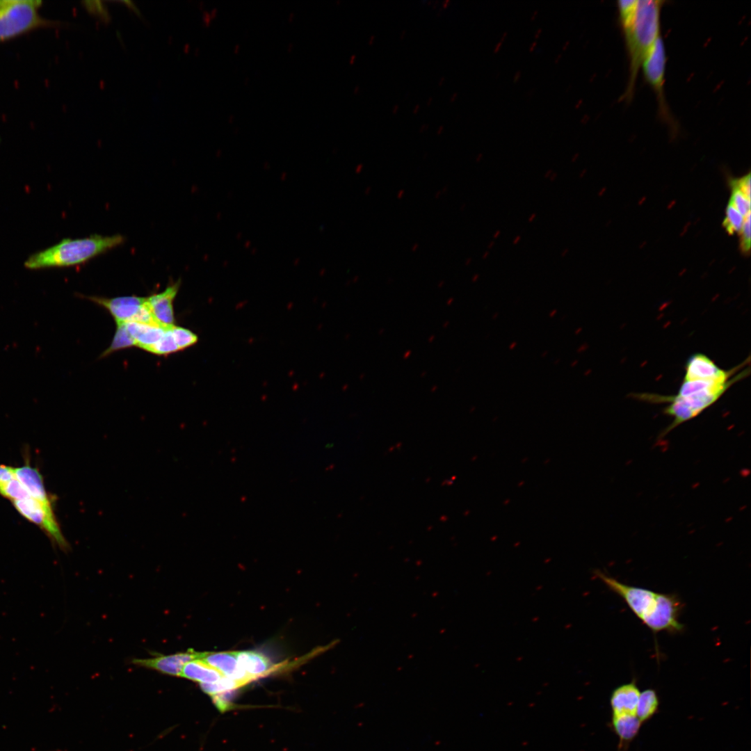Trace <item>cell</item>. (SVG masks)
Wrapping results in <instances>:
<instances>
[{
  "instance_id": "1",
  "label": "cell",
  "mask_w": 751,
  "mask_h": 751,
  "mask_svg": "<svg viewBox=\"0 0 751 751\" xmlns=\"http://www.w3.org/2000/svg\"><path fill=\"white\" fill-rule=\"evenodd\" d=\"M596 575L611 590L619 595L631 611L653 632H678L684 626L679 620L682 605L673 595L623 583L601 572Z\"/></svg>"
},
{
  "instance_id": "2",
  "label": "cell",
  "mask_w": 751,
  "mask_h": 751,
  "mask_svg": "<svg viewBox=\"0 0 751 751\" xmlns=\"http://www.w3.org/2000/svg\"><path fill=\"white\" fill-rule=\"evenodd\" d=\"M663 3V1L660 0H638L633 19L622 27L629 57V76L622 95L624 101L632 99L641 64L661 35Z\"/></svg>"
},
{
  "instance_id": "3",
  "label": "cell",
  "mask_w": 751,
  "mask_h": 751,
  "mask_svg": "<svg viewBox=\"0 0 751 751\" xmlns=\"http://www.w3.org/2000/svg\"><path fill=\"white\" fill-rule=\"evenodd\" d=\"M124 240V237L120 234L64 239L29 257L24 261V266L35 270L79 265L120 245Z\"/></svg>"
},
{
  "instance_id": "4",
  "label": "cell",
  "mask_w": 751,
  "mask_h": 751,
  "mask_svg": "<svg viewBox=\"0 0 751 751\" xmlns=\"http://www.w3.org/2000/svg\"><path fill=\"white\" fill-rule=\"evenodd\" d=\"M40 0H0V42L35 29L56 27L60 22L44 17Z\"/></svg>"
},
{
  "instance_id": "5",
  "label": "cell",
  "mask_w": 751,
  "mask_h": 751,
  "mask_svg": "<svg viewBox=\"0 0 751 751\" xmlns=\"http://www.w3.org/2000/svg\"><path fill=\"white\" fill-rule=\"evenodd\" d=\"M666 60L665 44L660 35L651 47L640 67L645 81L651 86L656 94L658 111L662 120L674 132L677 130V123L668 108L664 92Z\"/></svg>"
},
{
  "instance_id": "6",
  "label": "cell",
  "mask_w": 751,
  "mask_h": 751,
  "mask_svg": "<svg viewBox=\"0 0 751 751\" xmlns=\"http://www.w3.org/2000/svg\"><path fill=\"white\" fill-rule=\"evenodd\" d=\"M12 503L22 517L39 526L52 542L63 551L68 550L69 544L60 531L52 505L45 504L32 496L13 501Z\"/></svg>"
},
{
  "instance_id": "7",
  "label": "cell",
  "mask_w": 751,
  "mask_h": 751,
  "mask_svg": "<svg viewBox=\"0 0 751 751\" xmlns=\"http://www.w3.org/2000/svg\"><path fill=\"white\" fill-rule=\"evenodd\" d=\"M88 298L105 307L115 318L116 323L139 322L161 325L152 315L147 298L130 296L113 298L93 296Z\"/></svg>"
},
{
  "instance_id": "8",
  "label": "cell",
  "mask_w": 751,
  "mask_h": 751,
  "mask_svg": "<svg viewBox=\"0 0 751 751\" xmlns=\"http://www.w3.org/2000/svg\"><path fill=\"white\" fill-rule=\"evenodd\" d=\"M204 652L188 650L170 655L150 659H136L132 663L136 665L157 670L161 673L180 677L184 665L188 661L202 659Z\"/></svg>"
},
{
  "instance_id": "9",
  "label": "cell",
  "mask_w": 751,
  "mask_h": 751,
  "mask_svg": "<svg viewBox=\"0 0 751 751\" xmlns=\"http://www.w3.org/2000/svg\"><path fill=\"white\" fill-rule=\"evenodd\" d=\"M736 371V368L731 371L722 369L708 356L699 353L691 355L686 361L684 379H727L734 377Z\"/></svg>"
},
{
  "instance_id": "10",
  "label": "cell",
  "mask_w": 751,
  "mask_h": 751,
  "mask_svg": "<svg viewBox=\"0 0 751 751\" xmlns=\"http://www.w3.org/2000/svg\"><path fill=\"white\" fill-rule=\"evenodd\" d=\"M180 282L168 286L163 291L147 298L150 311L161 325L172 326L175 323L173 301L177 294Z\"/></svg>"
},
{
  "instance_id": "11",
  "label": "cell",
  "mask_w": 751,
  "mask_h": 751,
  "mask_svg": "<svg viewBox=\"0 0 751 751\" xmlns=\"http://www.w3.org/2000/svg\"><path fill=\"white\" fill-rule=\"evenodd\" d=\"M202 659L225 677L240 681L244 685L254 680L240 666L236 652H204Z\"/></svg>"
},
{
  "instance_id": "12",
  "label": "cell",
  "mask_w": 751,
  "mask_h": 751,
  "mask_svg": "<svg viewBox=\"0 0 751 751\" xmlns=\"http://www.w3.org/2000/svg\"><path fill=\"white\" fill-rule=\"evenodd\" d=\"M640 691L634 680L613 690L610 698L612 716H636Z\"/></svg>"
},
{
  "instance_id": "13",
  "label": "cell",
  "mask_w": 751,
  "mask_h": 751,
  "mask_svg": "<svg viewBox=\"0 0 751 751\" xmlns=\"http://www.w3.org/2000/svg\"><path fill=\"white\" fill-rule=\"evenodd\" d=\"M15 478L23 485L33 498L47 505H51V501L44 484L43 478L38 468L33 467L26 460L25 464L14 468Z\"/></svg>"
},
{
  "instance_id": "14",
  "label": "cell",
  "mask_w": 751,
  "mask_h": 751,
  "mask_svg": "<svg viewBox=\"0 0 751 751\" xmlns=\"http://www.w3.org/2000/svg\"><path fill=\"white\" fill-rule=\"evenodd\" d=\"M124 323L134 340L136 346L145 350L155 344L162 337L166 328L169 327L139 322Z\"/></svg>"
},
{
  "instance_id": "15",
  "label": "cell",
  "mask_w": 751,
  "mask_h": 751,
  "mask_svg": "<svg viewBox=\"0 0 751 751\" xmlns=\"http://www.w3.org/2000/svg\"><path fill=\"white\" fill-rule=\"evenodd\" d=\"M236 653L240 666L253 679L266 675L273 670L269 660L259 652L241 651Z\"/></svg>"
},
{
  "instance_id": "16",
  "label": "cell",
  "mask_w": 751,
  "mask_h": 751,
  "mask_svg": "<svg viewBox=\"0 0 751 751\" xmlns=\"http://www.w3.org/2000/svg\"><path fill=\"white\" fill-rule=\"evenodd\" d=\"M642 724L636 716H612V729L618 737L620 749L627 747L637 736Z\"/></svg>"
},
{
  "instance_id": "17",
  "label": "cell",
  "mask_w": 751,
  "mask_h": 751,
  "mask_svg": "<svg viewBox=\"0 0 751 751\" xmlns=\"http://www.w3.org/2000/svg\"><path fill=\"white\" fill-rule=\"evenodd\" d=\"M180 677L204 684L216 682L224 675L202 659H197L191 660L184 665Z\"/></svg>"
},
{
  "instance_id": "18",
  "label": "cell",
  "mask_w": 751,
  "mask_h": 751,
  "mask_svg": "<svg viewBox=\"0 0 751 751\" xmlns=\"http://www.w3.org/2000/svg\"><path fill=\"white\" fill-rule=\"evenodd\" d=\"M659 699L656 692L652 688L640 692L636 708V716L643 723L651 719L658 711Z\"/></svg>"
},
{
  "instance_id": "19",
  "label": "cell",
  "mask_w": 751,
  "mask_h": 751,
  "mask_svg": "<svg viewBox=\"0 0 751 751\" xmlns=\"http://www.w3.org/2000/svg\"><path fill=\"white\" fill-rule=\"evenodd\" d=\"M116 324L117 329L113 339L111 346L104 352V355H107L114 351L136 346L135 341L128 332L124 323H117Z\"/></svg>"
},
{
  "instance_id": "20",
  "label": "cell",
  "mask_w": 751,
  "mask_h": 751,
  "mask_svg": "<svg viewBox=\"0 0 751 751\" xmlns=\"http://www.w3.org/2000/svg\"><path fill=\"white\" fill-rule=\"evenodd\" d=\"M170 328L171 326L168 327L162 337L145 350L157 355H166L179 351Z\"/></svg>"
},
{
  "instance_id": "21",
  "label": "cell",
  "mask_w": 751,
  "mask_h": 751,
  "mask_svg": "<svg viewBox=\"0 0 751 751\" xmlns=\"http://www.w3.org/2000/svg\"><path fill=\"white\" fill-rule=\"evenodd\" d=\"M0 494L11 502L28 498L30 496L23 485L16 478L0 483Z\"/></svg>"
},
{
  "instance_id": "22",
  "label": "cell",
  "mask_w": 751,
  "mask_h": 751,
  "mask_svg": "<svg viewBox=\"0 0 751 751\" xmlns=\"http://www.w3.org/2000/svg\"><path fill=\"white\" fill-rule=\"evenodd\" d=\"M242 686H244L243 683L225 676L216 682L200 684L202 690L211 696L225 691H234Z\"/></svg>"
},
{
  "instance_id": "23",
  "label": "cell",
  "mask_w": 751,
  "mask_h": 751,
  "mask_svg": "<svg viewBox=\"0 0 751 751\" xmlns=\"http://www.w3.org/2000/svg\"><path fill=\"white\" fill-rule=\"evenodd\" d=\"M170 329L179 350L193 346L198 341L197 335L188 329L175 325H172Z\"/></svg>"
},
{
  "instance_id": "24",
  "label": "cell",
  "mask_w": 751,
  "mask_h": 751,
  "mask_svg": "<svg viewBox=\"0 0 751 751\" xmlns=\"http://www.w3.org/2000/svg\"><path fill=\"white\" fill-rule=\"evenodd\" d=\"M744 217L733 207L728 204L725 218L723 220V227L729 234L740 232L743 223Z\"/></svg>"
},
{
  "instance_id": "25",
  "label": "cell",
  "mask_w": 751,
  "mask_h": 751,
  "mask_svg": "<svg viewBox=\"0 0 751 751\" xmlns=\"http://www.w3.org/2000/svg\"><path fill=\"white\" fill-rule=\"evenodd\" d=\"M744 217L750 213V200L736 187L732 186L729 202Z\"/></svg>"
},
{
  "instance_id": "26",
  "label": "cell",
  "mask_w": 751,
  "mask_h": 751,
  "mask_svg": "<svg viewBox=\"0 0 751 751\" xmlns=\"http://www.w3.org/2000/svg\"><path fill=\"white\" fill-rule=\"evenodd\" d=\"M741 233V249L743 252H749L750 249V213L744 216Z\"/></svg>"
},
{
  "instance_id": "27",
  "label": "cell",
  "mask_w": 751,
  "mask_h": 751,
  "mask_svg": "<svg viewBox=\"0 0 751 751\" xmlns=\"http://www.w3.org/2000/svg\"><path fill=\"white\" fill-rule=\"evenodd\" d=\"M233 693L234 691H229L212 695L213 703L220 711L224 712L229 709Z\"/></svg>"
},
{
  "instance_id": "28",
  "label": "cell",
  "mask_w": 751,
  "mask_h": 751,
  "mask_svg": "<svg viewBox=\"0 0 751 751\" xmlns=\"http://www.w3.org/2000/svg\"><path fill=\"white\" fill-rule=\"evenodd\" d=\"M83 4L86 9L95 15L102 17L104 20L109 18L105 7L99 1H84Z\"/></svg>"
},
{
  "instance_id": "29",
  "label": "cell",
  "mask_w": 751,
  "mask_h": 751,
  "mask_svg": "<svg viewBox=\"0 0 751 751\" xmlns=\"http://www.w3.org/2000/svg\"><path fill=\"white\" fill-rule=\"evenodd\" d=\"M732 185L736 187L741 191L748 199L750 200V175L748 173L747 175L734 180Z\"/></svg>"
},
{
  "instance_id": "30",
  "label": "cell",
  "mask_w": 751,
  "mask_h": 751,
  "mask_svg": "<svg viewBox=\"0 0 751 751\" xmlns=\"http://www.w3.org/2000/svg\"><path fill=\"white\" fill-rule=\"evenodd\" d=\"M15 478L14 468L0 465V483L8 482Z\"/></svg>"
}]
</instances>
